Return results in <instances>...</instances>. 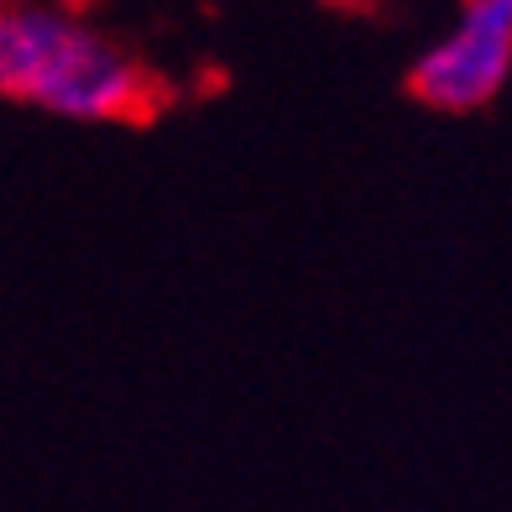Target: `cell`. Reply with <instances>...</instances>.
I'll use <instances>...</instances> for the list:
<instances>
[{
	"label": "cell",
	"mask_w": 512,
	"mask_h": 512,
	"mask_svg": "<svg viewBox=\"0 0 512 512\" xmlns=\"http://www.w3.org/2000/svg\"><path fill=\"white\" fill-rule=\"evenodd\" d=\"M0 95L63 121H131L152 84L105 32L48 6H11L0 11Z\"/></svg>",
	"instance_id": "1"
},
{
	"label": "cell",
	"mask_w": 512,
	"mask_h": 512,
	"mask_svg": "<svg viewBox=\"0 0 512 512\" xmlns=\"http://www.w3.org/2000/svg\"><path fill=\"white\" fill-rule=\"evenodd\" d=\"M512 74V0H471L450 37L413 63L408 89L429 110H481L502 95Z\"/></svg>",
	"instance_id": "2"
}]
</instances>
